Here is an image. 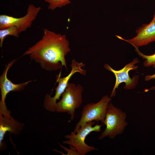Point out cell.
I'll return each mask as SVG.
<instances>
[{"label": "cell", "mask_w": 155, "mask_h": 155, "mask_svg": "<svg viewBox=\"0 0 155 155\" xmlns=\"http://www.w3.org/2000/svg\"><path fill=\"white\" fill-rule=\"evenodd\" d=\"M43 30L42 38L29 47L22 56L29 55L31 60L47 71H56L63 66L67 70L65 57L71 49L66 35L46 28Z\"/></svg>", "instance_id": "1"}, {"label": "cell", "mask_w": 155, "mask_h": 155, "mask_svg": "<svg viewBox=\"0 0 155 155\" xmlns=\"http://www.w3.org/2000/svg\"><path fill=\"white\" fill-rule=\"evenodd\" d=\"M95 123V121L84 123L77 130L75 133L72 132L70 134L65 135V138L68 140L63 141V143L75 147L80 155H85L89 152L98 150L94 146L86 144L85 141L86 138L90 133L101 131L102 125L96 124L93 127Z\"/></svg>", "instance_id": "4"}, {"label": "cell", "mask_w": 155, "mask_h": 155, "mask_svg": "<svg viewBox=\"0 0 155 155\" xmlns=\"http://www.w3.org/2000/svg\"><path fill=\"white\" fill-rule=\"evenodd\" d=\"M139 62L138 59L135 58L131 62L127 64L122 69L119 70L114 69L107 64H104V67L112 72L116 78L115 83L110 95L111 97L115 96L116 89L118 88L119 86L121 83H125V85L124 87V89H131L135 87L138 82V76L135 75L131 78L129 76V72L131 70L136 69L138 66L135 65V64Z\"/></svg>", "instance_id": "8"}, {"label": "cell", "mask_w": 155, "mask_h": 155, "mask_svg": "<svg viewBox=\"0 0 155 155\" xmlns=\"http://www.w3.org/2000/svg\"><path fill=\"white\" fill-rule=\"evenodd\" d=\"M85 66V64L83 62L80 63L73 59L70 65L71 70L68 75L65 77L61 78V73L60 72L58 75H56V81L58 82V85L55 88V92L54 96L51 97L48 94H47L45 96L44 106L46 110L49 111L55 112V106L57 101L59 99L65 91L69 80L72 76L77 72L83 75H86V70L82 68Z\"/></svg>", "instance_id": "5"}, {"label": "cell", "mask_w": 155, "mask_h": 155, "mask_svg": "<svg viewBox=\"0 0 155 155\" xmlns=\"http://www.w3.org/2000/svg\"><path fill=\"white\" fill-rule=\"evenodd\" d=\"M135 32L136 36L128 40L117 35L116 36L130 43L135 48H138L155 41V22L144 24L136 30Z\"/></svg>", "instance_id": "10"}, {"label": "cell", "mask_w": 155, "mask_h": 155, "mask_svg": "<svg viewBox=\"0 0 155 155\" xmlns=\"http://www.w3.org/2000/svg\"><path fill=\"white\" fill-rule=\"evenodd\" d=\"M59 144L61 147L65 151L67 152V154L66 155H80L76 148L73 146L69 145L70 148L69 149H68L67 148L63 146L60 144Z\"/></svg>", "instance_id": "15"}, {"label": "cell", "mask_w": 155, "mask_h": 155, "mask_svg": "<svg viewBox=\"0 0 155 155\" xmlns=\"http://www.w3.org/2000/svg\"><path fill=\"white\" fill-rule=\"evenodd\" d=\"M126 113L110 102L108 105L104 124L106 127L98 137L99 140L108 137L113 139L117 135L123 133L127 123Z\"/></svg>", "instance_id": "3"}, {"label": "cell", "mask_w": 155, "mask_h": 155, "mask_svg": "<svg viewBox=\"0 0 155 155\" xmlns=\"http://www.w3.org/2000/svg\"><path fill=\"white\" fill-rule=\"evenodd\" d=\"M135 48L137 54L145 60L144 62V66L148 67L152 66L155 69V53L151 55H146L140 52L138 48Z\"/></svg>", "instance_id": "13"}, {"label": "cell", "mask_w": 155, "mask_h": 155, "mask_svg": "<svg viewBox=\"0 0 155 155\" xmlns=\"http://www.w3.org/2000/svg\"><path fill=\"white\" fill-rule=\"evenodd\" d=\"M44 1L49 3L48 9L52 10L71 3L69 0H44Z\"/></svg>", "instance_id": "14"}, {"label": "cell", "mask_w": 155, "mask_h": 155, "mask_svg": "<svg viewBox=\"0 0 155 155\" xmlns=\"http://www.w3.org/2000/svg\"><path fill=\"white\" fill-rule=\"evenodd\" d=\"M17 27L14 26H11L0 29V46L2 47L4 38L7 36H12L16 38L19 37Z\"/></svg>", "instance_id": "12"}, {"label": "cell", "mask_w": 155, "mask_h": 155, "mask_svg": "<svg viewBox=\"0 0 155 155\" xmlns=\"http://www.w3.org/2000/svg\"><path fill=\"white\" fill-rule=\"evenodd\" d=\"M111 98L107 95L103 96L96 103H90L85 105L82 109L80 119L76 124L73 131L77 130L84 123L92 121H100L104 124L106 111Z\"/></svg>", "instance_id": "6"}, {"label": "cell", "mask_w": 155, "mask_h": 155, "mask_svg": "<svg viewBox=\"0 0 155 155\" xmlns=\"http://www.w3.org/2000/svg\"><path fill=\"white\" fill-rule=\"evenodd\" d=\"M18 59H14L6 66L3 72L0 76V88L1 99L0 101V110L7 109L5 99L7 94L11 91L20 92L24 90L26 86L34 80H29L18 84H14L7 78V73L9 69Z\"/></svg>", "instance_id": "9"}, {"label": "cell", "mask_w": 155, "mask_h": 155, "mask_svg": "<svg viewBox=\"0 0 155 155\" xmlns=\"http://www.w3.org/2000/svg\"><path fill=\"white\" fill-rule=\"evenodd\" d=\"M83 91V87L81 85L69 83L62 94L61 99L55 104V112L66 113L71 116L69 122L73 120L75 110L82 104Z\"/></svg>", "instance_id": "2"}, {"label": "cell", "mask_w": 155, "mask_h": 155, "mask_svg": "<svg viewBox=\"0 0 155 155\" xmlns=\"http://www.w3.org/2000/svg\"><path fill=\"white\" fill-rule=\"evenodd\" d=\"M41 9L40 7H36L32 4H30L28 6L27 13L22 17L18 18L6 15H1L0 29L14 26L17 27L20 34L31 26L32 22L36 19Z\"/></svg>", "instance_id": "7"}, {"label": "cell", "mask_w": 155, "mask_h": 155, "mask_svg": "<svg viewBox=\"0 0 155 155\" xmlns=\"http://www.w3.org/2000/svg\"><path fill=\"white\" fill-rule=\"evenodd\" d=\"M155 79V73L152 75H147L145 77V80L146 81H148L151 80ZM150 90H155V86L152 87Z\"/></svg>", "instance_id": "16"}, {"label": "cell", "mask_w": 155, "mask_h": 155, "mask_svg": "<svg viewBox=\"0 0 155 155\" xmlns=\"http://www.w3.org/2000/svg\"><path fill=\"white\" fill-rule=\"evenodd\" d=\"M155 22V10L153 16V18L151 21L150 22V23H153Z\"/></svg>", "instance_id": "17"}, {"label": "cell", "mask_w": 155, "mask_h": 155, "mask_svg": "<svg viewBox=\"0 0 155 155\" xmlns=\"http://www.w3.org/2000/svg\"><path fill=\"white\" fill-rule=\"evenodd\" d=\"M24 124L15 120L11 116L9 111L0 113V146L2 144L4 135L7 132L15 135H19L24 129Z\"/></svg>", "instance_id": "11"}]
</instances>
